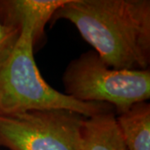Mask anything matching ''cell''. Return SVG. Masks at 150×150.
<instances>
[{
    "label": "cell",
    "instance_id": "6da1fadb",
    "mask_svg": "<svg viewBox=\"0 0 150 150\" xmlns=\"http://www.w3.org/2000/svg\"><path fill=\"white\" fill-rule=\"evenodd\" d=\"M60 19L71 22L108 67L149 69V0H69L50 26Z\"/></svg>",
    "mask_w": 150,
    "mask_h": 150
},
{
    "label": "cell",
    "instance_id": "7a4b0ae2",
    "mask_svg": "<svg viewBox=\"0 0 150 150\" xmlns=\"http://www.w3.org/2000/svg\"><path fill=\"white\" fill-rule=\"evenodd\" d=\"M33 31L31 23H23L14 47L0 61V115L31 110L69 109L91 117L114 111L110 104L78 101L49 85L34 59Z\"/></svg>",
    "mask_w": 150,
    "mask_h": 150
},
{
    "label": "cell",
    "instance_id": "3957f363",
    "mask_svg": "<svg viewBox=\"0 0 150 150\" xmlns=\"http://www.w3.org/2000/svg\"><path fill=\"white\" fill-rule=\"evenodd\" d=\"M62 80L64 93L81 102L110 104L117 115L150 98L149 69L135 71L112 69L93 49L73 59Z\"/></svg>",
    "mask_w": 150,
    "mask_h": 150
},
{
    "label": "cell",
    "instance_id": "277c9868",
    "mask_svg": "<svg viewBox=\"0 0 150 150\" xmlns=\"http://www.w3.org/2000/svg\"><path fill=\"white\" fill-rule=\"evenodd\" d=\"M69 109L0 115V147L9 150H79L84 118Z\"/></svg>",
    "mask_w": 150,
    "mask_h": 150
},
{
    "label": "cell",
    "instance_id": "5b68a950",
    "mask_svg": "<svg viewBox=\"0 0 150 150\" xmlns=\"http://www.w3.org/2000/svg\"><path fill=\"white\" fill-rule=\"evenodd\" d=\"M69 0H0V22L21 32L22 26L29 23L33 28V43L38 50L46 41L45 26L55 11Z\"/></svg>",
    "mask_w": 150,
    "mask_h": 150
},
{
    "label": "cell",
    "instance_id": "8992f818",
    "mask_svg": "<svg viewBox=\"0 0 150 150\" xmlns=\"http://www.w3.org/2000/svg\"><path fill=\"white\" fill-rule=\"evenodd\" d=\"M79 150H128L113 110L84 118L80 129Z\"/></svg>",
    "mask_w": 150,
    "mask_h": 150
},
{
    "label": "cell",
    "instance_id": "52a82bcc",
    "mask_svg": "<svg viewBox=\"0 0 150 150\" xmlns=\"http://www.w3.org/2000/svg\"><path fill=\"white\" fill-rule=\"evenodd\" d=\"M128 150H150V103H136L128 111L116 116Z\"/></svg>",
    "mask_w": 150,
    "mask_h": 150
},
{
    "label": "cell",
    "instance_id": "ba28073f",
    "mask_svg": "<svg viewBox=\"0 0 150 150\" xmlns=\"http://www.w3.org/2000/svg\"><path fill=\"white\" fill-rule=\"evenodd\" d=\"M20 33L16 28L5 26L0 22V61L6 58L12 51Z\"/></svg>",
    "mask_w": 150,
    "mask_h": 150
}]
</instances>
